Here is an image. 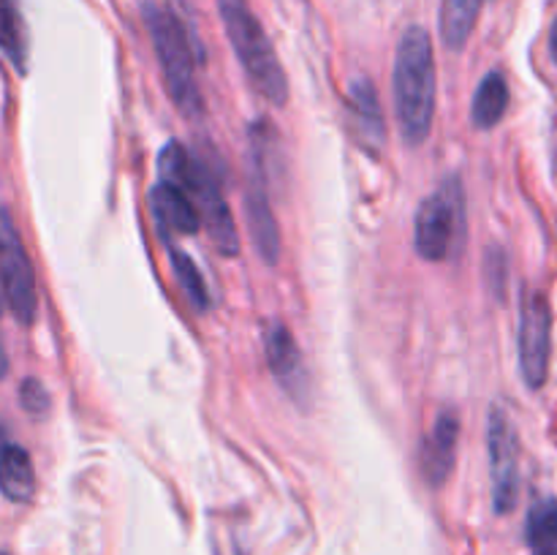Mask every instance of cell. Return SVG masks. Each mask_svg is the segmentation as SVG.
<instances>
[{"instance_id": "26", "label": "cell", "mask_w": 557, "mask_h": 555, "mask_svg": "<svg viewBox=\"0 0 557 555\" xmlns=\"http://www.w3.org/2000/svg\"><path fill=\"white\" fill-rule=\"evenodd\" d=\"M0 555H5V553H3V550H0Z\"/></svg>"}, {"instance_id": "6", "label": "cell", "mask_w": 557, "mask_h": 555, "mask_svg": "<svg viewBox=\"0 0 557 555\" xmlns=\"http://www.w3.org/2000/svg\"><path fill=\"white\" fill-rule=\"evenodd\" d=\"M0 288L14 319L30 326L38 313L36 272L16 232L14 218L5 207H0Z\"/></svg>"}, {"instance_id": "16", "label": "cell", "mask_w": 557, "mask_h": 555, "mask_svg": "<svg viewBox=\"0 0 557 555\" xmlns=\"http://www.w3.org/2000/svg\"><path fill=\"white\" fill-rule=\"evenodd\" d=\"M264 343L267 362H270V370L277 379L292 381L294 375H299V370H302V354H299L297 341H294L286 324H281V321L270 324Z\"/></svg>"}, {"instance_id": "4", "label": "cell", "mask_w": 557, "mask_h": 555, "mask_svg": "<svg viewBox=\"0 0 557 555\" xmlns=\"http://www.w3.org/2000/svg\"><path fill=\"white\" fill-rule=\"evenodd\" d=\"M141 14H145L147 33L152 38V49H156L163 82H166V92L172 96L174 107L185 118H199L205 103H201L199 82H196V63L188 30L180 22V16L166 5L145 3Z\"/></svg>"}, {"instance_id": "11", "label": "cell", "mask_w": 557, "mask_h": 555, "mask_svg": "<svg viewBox=\"0 0 557 555\" xmlns=\"http://www.w3.org/2000/svg\"><path fill=\"white\" fill-rule=\"evenodd\" d=\"M245 218H248L250 234H253L261 259L270 267L277 264V259H281V226H277V218L272 212L261 180L250 183L248 190H245Z\"/></svg>"}, {"instance_id": "15", "label": "cell", "mask_w": 557, "mask_h": 555, "mask_svg": "<svg viewBox=\"0 0 557 555\" xmlns=\"http://www.w3.org/2000/svg\"><path fill=\"white\" fill-rule=\"evenodd\" d=\"M484 0H444L441 5V38L449 49L460 52L476 27Z\"/></svg>"}, {"instance_id": "7", "label": "cell", "mask_w": 557, "mask_h": 555, "mask_svg": "<svg viewBox=\"0 0 557 555\" xmlns=\"http://www.w3.org/2000/svg\"><path fill=\"white\" fill-rule=\"evenodd\" d=\"M490 473H493V506L498 515H509L520 495V435L509 411L493 406L487 419Z\"/></svg>"}, {"instance_id": "21", "label": "cell", "mask_w": 557, "mask_h": 555, "mask_svg": "<svg viewBox=\"0 0 557 555\" xmlns=\"http://www.w3.org/2000/svg\"><path fill=\"white\" fill-rule=\"evenodd\" d=\"M484 275H487L490 288L498 299L506 294V256L500 248H490L487 259H484Z\"/></svg>"}, {"instance_id": "18", "label": "cell", "mask_w": 557, "mask_h": 555, "mask_svg": "<svg viewBox=\"0 0 557 555\" xmlns=\"http://www.w3.org/2000/svg\"><path fill=\"white\" fill-rule=\"evenodd\" d=\"M0 52L14 63L16 71H25L27 33L16 0H0Z\"/></svg>"}, {"instance_id": "10", "label": "cell", "mask_w": 557, "mask_h": 555, "mask_svg": "<svg viewBox=\"0 0 557 555\" xmlns=\"http://www.w3.org/2000/svg\"><path fill=\"white\" fill-rule=\"evenodd\" d=\"M150 210L156 215L158 226L169 234L190 237V234H196L201 229V218L194 199L183 188L166 183V180H161L150 190Z\"/></svg>"}, {"instance_id": "2", "label": "cell", "mask_w": 557, "mask_h": 555, "mask_svg": "<svg viewBox=\"0 0 557 555\" xmlns=\"http://www.w3.org/2000/svg\"><path fill=\"white\" fill-rule=\"evenodd\" d=\"M158 169H161V180L177 185L194 199L201 226H207V234H210L218 254L234 259L239 254L237 223H234L232 210L221 194V185L212 177L210 169L199 158L190 156L180 141H169L163 147L161 156H158Z\"/></svg>"}, {"instance_id": "1", "label": "cell", "mask_w": 557, "mask_h": 555, "mask_svg": "<svg viewBox=\"0 0 557 555\" xmlns=\"http://www.w3.org/2000/svg\"><path fill=\"white\" fill-rule=\"evenodd\" d=\"M395 114L406 145L419 147L428 141L435 120V98H438V76H435V54L430 33L411 25L403 33L395 54Z\"/></svg>"}, {"instance_id": "25", "label": "cell", "mask_w": 557, "mask_h": 555, "mask_svg": "<svg viewBox=\"0 0 557 555\" xmlns=\"http://www.w3.org/2000/svg\"><path fill=\"white\" fill-rule=\"evenodd\" d=\"M0 310H3V288H0Z\"/></svg>"}, {"instance_id": "19", "label": "cell", "mask_w": 557, "mask_h": 555, "mask_svg": "<svg viewBox=\"0 0 557 555\" xmlns=\"http://www.w3.org/2000/svg\"><path fill=\"white\" fill-rule=\"evenodd\" d=\"M169 261H172L174 278H177L180 288H183V294H185V299H188L190 308L199 310V313H207L212 305V299H210V292H207L205 278H201V270L196 267V261L180 248L169 250Z\"/></svg>"}, {"instance_id": "13", "label": "cell", "mask_w": 557, "mask_h": 555, "mask_svg": "<svg viewBox=\"0 0 557 555\" xmlns=\"http://www.w3.org/2000/svg\"><path fill=\"white\" fill-rule=\"evenodd\" d=\"M0 493L14 504H27L36 495V471L22 446L9 444L0 449Z\"/></svg>"}, {"instance_id": "14", "label": "cell", "mask_w": 557, "mask_h": 555, "mask_svg": "<svg viewBox=\"0 0 557 555\" xmlns=\"http://www.w3.org/2000/svg\"><path fill=\"white\" fill-rule=\"evenodd\" d=\"M506 109H509V85L500 71H490L482 82H479L476 92L471 101V123L476 128L490 131L504 120Z\"/></svg>"}, {"instance_id": "12", "label": "cell", "mask_w": 557, "mask_h": 555, "mask_svg": "<svg viewBox=\"0 0 557 555\" xmlns=\"http://www.w3.org/2000/svg\"><path fill=\"white\" fill-rule=\"evenodd\" d=\"M348 107H351L354 128H357L359 141L364 150L379 152L386 141V125H384V109H381L379 90L370 79H357L351 85V96H348Z\"/></svg>"}, {"instance_id": "23", "label": "cell", "mask_w": 557, "mask_h": 555, "mask_svg": "<svg viewBox=\"0 0 557 555\" xmlns=\"http://www.w3.org/2000/svg\"><path fill=\"white\" fill-rule=\"evenodd\" d=\"M5 373H9V357H5V348L3 343H0V379H3Z\"/></svg>"}, {"instance_id": "3", "label": "cell", "mask_w": 557, "mask_h": 555, "mask_svg": "<svg viewBox=\"0 0 557 555\" xmlns=\"http://www.w3.org/2000/svg\"><path fill=\"white\" fill-rule=\"evenodd\" d=\"M218 11H221L226 36L248 79L267 101L283 107L288 101L286 71H283L275 47L248 0H218Z\"/></svg>"}, {"instance_id": "22", "label": "cell", "mask_w": 557, "mask_h": 555, "mask_svg": "<svg viewBox=\"0 0 557 555\" xmlns=\"http://www.w3.org/2000/svg\"><path fill=\"white\" fill-rule=\"evenodd\" d=\"M549 54H553V60L557 65V20H555L553 30H549Z\"/></svg>"}, {"instance_id": "20", "label": "cell", "mask_w": 557, "mask_h": 555, "mask_svg": "<svg viewBox=\"0 0 557 555\" xmlns=\"http://www.w3.org/2000/svg\"><path fill=\"white\" fill-rule=\"evenodd\" d=\"M20 403L30 417H44L49 411V392L44 390L41 381L25 379L20 386Z\"/></svg>"}, {"instance_id": "5", "label": "cell", "mask_w": 557, "mask_h": 555, "mask_svg": "<svg viewBox=\"0 0 557 555\" xmlns=\"http://www.w3.org/2000/svg\"><path fill=\"white\" fill-rule=\"evenodd\" d=\"M462 188L457 177L446 180L438 194L428 196L419 205L417 221H413V245L419 256L428 261H444L451 254L457 239L462 237Z\"/></svg>"}, {"instance_id": "9", "label": "cell", "mask_w": 557, "mask_h": 555, "mask_svg": "<svg viewBox=\"0 0 557 555\" xmlns=\"http://www.w3.org/2000/svg\"><path fill=\"white\" fill-rule=\"evenodd\" d=\"M457 441H460V417L455 411H441L422 441V473L433 488L446 484L455 471Z\"/></svg>"}, {"instance_id": "8", "label": "cell", "mask_w": 557, "mask_h": 555, "mask_svg": "<svg viewBox=\"0 0 557 555\" xmlns=\"http://www.w3.org/2000/svg\"><path fill=\"white\" fill-rule=\"evenodd\" d=\"M553 354V308L539 292L528 294L520 316V373L531 390H542Z\"/></svg>"}, {"instance_id": "17", "label": "cell", "mask_w": 557, "mask_h": 555, "mask_svg": "<svg viewBox=\"0 0 557 555\" xmlns=\"http://www.w3.org/2000/svg\"><path fill=\"white\" fill-rule=\"evenodd\" d=\"M528 544L533 555H557V501L542 498L528 511Z\"/></svg>"}, {"instance_id": "24", "label": "cell", "mask_w": 557, "mask_h": 555, "mask_svg": "<svg viewBox=\"0 0 557 555\" xmlns=\"http://www.w3.org/2000/svg\"><path fill=\"white\" fill-rule=\"evenodd\" d=\"M3 446H9V444H5V424H3V419H0V449H3Z\"/></svg>"}]
</instances>
